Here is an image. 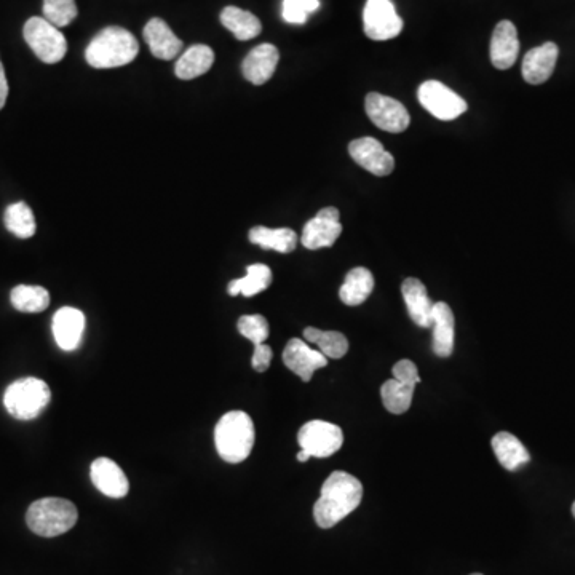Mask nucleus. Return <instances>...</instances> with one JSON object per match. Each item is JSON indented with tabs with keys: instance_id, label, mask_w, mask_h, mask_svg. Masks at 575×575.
<instances>
[{
	"instance_id": "obj_27",
	"label": "nucleus",
	"mask_w": 575,
	"mask_h": 575,
	"mask_svg": "<svg viewBox=\"0 0 575 575\" xmlns=\"http://www.w3.org/2000/svg\"><path fill=\"white\" fill-rule=\"evenodd\" d=\"M270 283H272V270L266 264H253V266L246 267V277L234 280L227 290L230 296L243 294L245 298H251L267 290Z\"/></svg>"
},
{
	"instance_id": "obj_31",
	"label": "nucleus",
	"mask_w": 575,
	"mask_h": 575,
	"mask_svg": "<svg viewBox=\"0 0 575 575\" xmlns=\"http://www.w3.org/2000/svg\"><path fill=\"white\" fill-rule=\"evenodd\" d=\"M5 227L18 238H31L36 234V219L28 203H13L5 210Z\"/></svg>"
},
{
	"instance_id": "obj_17",
	"label": "nucleus",
	"mask_w": 575,
	"mask_h": 575,
	"mask_svg": "<svg viewBox=\"0 0 575 575\" xmlns=\"http://www.w3.org/2000/svg\"><path fill=\"white\" fill-rule=\"evenodd\" d=\"M558 45L553 42L532 48L526 53L523 60V77L528 84L540 85L547 82L555 71L556 61H558Z\"/></svg>"
},
{
	"instance_id": "obj_24",
	"label": "nucleus",
	"mask_w": 575,
	"mask_h": 575,
	"mask_svg": "<svg viewBox=\"0 0 575 575\" xmlns=\"http://www.w3.org/2000/svg\"><path fill=\"white\" fill-rule=\"evenodd\" d=\"M373 290V274L365 267H355L345 277L341 290H339V298L345 306H360L371 296Z\"/></svg>"
},
{
	"instance_id": "obj_18",
	"label": "nucleus",
	"mask_w": 575,
	"mask_h": 575,
	"mask_svg": "<svg viewBox=\"0 0 575 575\" xmlns=\"http://www.w3.org/2000/svg\"><path fill=\"white\" fill-rule=\"evenodd\" d=\"M280 53L272 44H262L253 48L242 64L243 76L254 85H264L274 76Z\"/></svg>"
},
{
	"instance_id": "obj_34",
	"label": "nucleus",
	"mask_w": 575,
	"mask_h": 575,
	"mask_svg": "<svg viewBox=\"0 0 575 575\" xmlns=\"http://www.w3.org/2000/svg\"><path fill=\"white\" fill-rule=\"evenodd\" d=\"M320 7L318 0H285L283 2V20L291 24H304L310 13Z\"/></svg>"
},
{
	"instance_id": "obj_23",
	"label": "nucleus",
	"mask_w": 575,
	"mask_h": 575,
	"mask_svg": "<svg viewBox=\"0 0 575 575\" xmlns=\"http://www.w3.org/2000/svg\"><path fill=\"white\" fill-rule=\"evenodd\" d=\"M213 63H215V53L208 45H192L189 50L179 56L175 74L181 80L197 79L207 74Z\"/></svg>"
},
{
	"instance_id": "obj_10",
	"label": "nucleus",
	"mask_w": 575,
	"mask_h": 575,
	"mask_svg": "<svg viewBox=\"0 0 575 575\" xmlns=\"http://www.w3.org/2000/svg\"><path fill=\"white\" fill-rule=\"evenodd\" d=\"M366 114L369 120L389 133H401L409 127L411 117L405 106L400 101L393 100L390 96L381 93H369L366 96Z\"/></svg>"
},
{
	"instance_id": "obj_14",
	"label": "nucleus",
	"mask_w": 575,
	"mask_h": 575,
	"mask_svg": "<svg viewBox=\"0 0 575 575\" xmlns=\"http://www.w3.org/2000/svg\"><path fill=\"white\" fill-rule=\"evenodd\" d=\"M52 331L61 350L72 352L79 349L85 331L84 312L76 307H63L53 317Z\"/></svg>"
},
{
	"instance_id": "obj_35",
	"label": "nucleus",
	"mask_w": 575,
	"mask_h": 575,
	"mask_svg": "<svg viewBox=\"0 0 575 575\" xmlns=\"http://www.w3.org/2000/svg\"><path fill=\"white\" fill-rule=\"evenodd\" d=\"M393 379H397L400 382H406V384L417 385L421 382V376H419V371H417V366L414 365L411 360H400L397 365L393 366L392 369Z\"/></svg>"
},
{
	"instance_id": "obj_30",
	"label": "nucleus",
	"mask_w": 575,
	"mask_h": 575,
	"mask_svg": "<svg viewBox=\"0 0 575 575\" xmlns=\"http://www.w3.org/2000/svg\"><path fill=\"white\" fill-rule=\"evenodd\" d=\"M304 338L310 344H315L318 350L325 355L328 360H339L349 352V341L344 334L339 331H322L317 328H306Z\"/></svg>"
},
{
	"instance_id": "obj_39",
	"label": "nucleus",
	"mask_w": 575,
	"mask_h": 575,
	"mask_svg": "<svg viewBox=\"0 0 575 575\" xmlns=\"http://www.w3.org/2000/svg\"><path fill=\"white\" fill-rule=\"evenodd\" d=\"M572 515H574V518H575V502H574V504H572Z\"/></svg>"
},
{
	"instance_id": "obj_16",
	"label": "nucleus",
	"mask_w": 575,
	"mask_h": 575,
	"mask_svg": "<svg viewBox=\"0 0 575 575\" xmlns=\"http://www.w3.org/2000/svg\"><path fill=\"white\" fill-rule=\"evenodd\" d=\"M520 53L518 31L512 21H500L492 32L491 61L494 68L505 71L512 68Z\"/></svg>"
},
{
	"instance_id": "obj_26",
	"label": "nucleus",
	"mask_w": 575,
	"mask_h": 575,
	"mask_svg": "<svg viewBox=\"0 0 575 575\" xmlns=\"http://www.w3.org/2000/svg\"><path fill=\"white\" fill-rule=\"evenodd\" d=\"M221 23L238 40L254 39L262 31V24L258 16H254L253 13L246 12V10L238 7L224 8L223 12H221Z\"/></svg>"
},
{
	"instance_id": "obj_6",
	"label": "nucleus",
	"mask_w": 575,
	"mask_h": 575,
	"mask_svg": "<svg viewBox=\"0 0 575 575\" xmlns=\"http://www.w3.org/2000/svg\"><path fill=\"white\" fill-rule=\"evenodd\" d=\"M23 36L32 52L44 63H60L68 53V42L63 32L45 18H29L24 24Z\"/></svg>"
},
{
	"instance_id": "obj_3",
	"label": "nucleus",
	"mask_w": 575,
	"mask_h": 575,
	"mask_svg": "<svg viewBox=\"0 0 575 575\" xmlns=\"http://www.w3.org/2000/svg\"><path fill=\"white\" fill-rule=\"evenodd\" d=\"M256 432L251 417L243 411H230L219 419L215 429L218 454L224 462L240 464L253 451Z\"/></svg>"
},
{
	"instance_id": "obj_5",
	"label": "nucleus",
	"mask_w": 575,
	"mask_h": 575,
	"mask_svg": "<svg viewBox=\"0 0 575 575\" xmlns=\"http://www.w3.org/2000/svg\"><path fill=\"white\" fill-rule=\"evenodd\" d=\"M52 392L42 379L23 377L5 390L4 406L10 416L18 421H32L50 405Z\"/></svg>"
},
{
	"instance_id": "obj_28",
	"label": "nucleus",
	"mask_w": 575,
	"mask_h": 575,
	"mask_svg": "<svg viewBox=\"0 0 575 575\" xmlns=\"http://www.w3.org/2000/svg\"><path fill=\"white\" fill-rule=\"evenodd\" d=\"M12 306L24 314H39L50 306V293L42 286L18 285L10 293Z\"/></svg>"
},
{
	"instance_id": "obj_40",
	"label": "nucleus",
	"mask_w": 575,
	"mask_h": 575,
	"mask_svg": "<svg viewBox=\"0 0 575 575\" xmlns=\"http://www.w3.org/2000/svg\"><path fill=\"white\" fill-rule=\"evenodd\" d=\"M470 575H483V574H470Z\"/></svg>"
},
{
	"instance_id": "obj_32",
	"label": "nucleus",
	"mask_w": 575,
	"mask_h": 575,
	"mask_svg": "<svg viewBox=\"0 0 575 575\" xmlns=\"http://www.w3.org/2000/svg\"><path fill=\"white\" fill-rule=\"evenodd\" d=\"M77 15L76 0H44V18L56 28L69 26Z\"/></svg>"
},
{
	"instance_id": "obj_22",
	"label": "nucleus",
	"mask_w": 575,
	"mask_h": 575,
	"mask_svg": "<svg viewBox=\"0 0 575 575\" xmlns=\"http://www.w3.org/2000/svg\"><path fill=\"white\" fill-rule=\"evenodd\" d=\"M491 446L500 465L508 472H515V470L528 464L529 460H531L528 449L524 448L523 443L512 433H497L492 438Z\"/></svg>"
},
{
	"instance_id": "obj_19",
	"label": "nucleus",
	"mask_w": 575,
	"mask_h": 575,
	"mask_svg": "<svg viewBox=\"0 0 575 575\" xmlns=\"http://www.w3.org/2000/svg\"><path fill=\"white\" fill-rule=\"evenodd\" d=\"M143 36L146 44L151 48L152 55L159 60H175L178 53L183 50V40L178 39L170 26L160 18H152L146 24Z\"/></svg>"
},
{
	"instance_id": "obj_12",
	"label": "nucleus",
	"mask_w": 575,
	"mask_h": 575,
	"mask_svg": "<svg viewBox=\"0 0 575 575\" xmlns=\"http://www.w3.org/2000/svg\"><path fill=\"white\" fill-rule=\"evenodd\" d=\"M349 154L361 168L374 176L390 175L395 168L392 154L385 151L384 146L371 136L353 139L349 144Z\"/></svg>"
},
{
	"instance_id": "obj_38",
	"label": "nucleus",
	"mask_w": 575,
	"mask_h": 575,
	"mask_svg": "<svg viewBox=\"0 0 575 575\" xmlns=\"http://www.w3.org/2000/svg\"><path fill=\"white\" fill-rule=\"evenodd\" d=\"M309 459H310L309 454H307L306 451H302V449H301V451H299V453H298L299 462H307V460H309Z\"/></svg>"
},
{
	"instance_id": "obj_8",
	"label": "nucleus",
	"mask_w": 575,
	"mask_h": 575,
	"mask_svg": "<svg viewBox=\"0 0 575 575\" xmlns=\"http://www.w3.org/2000/svg\"><path fill=\"white\" fill-rule=\"evenodd\" d=\"M419 103L433 117L440 120H454L467 111V103L451 88L438 80H427L419 87Z\"/></svg>"
},
{
	"instance_id": "obj_37",
	"label": "nucleus",
	"mask_w": 575,
	"mask_h": 575,
	"mask_svg": "<svg viewBox=\"0 0 575 575\" xmlns=\"http://www.w3.org/2000/svg\"><path fill=\"white\" fill-rule=\"evenodd\" d=\"M8 98V82L5 76L4 64L0 61V109H4Z\"/></svg>"
},
{
	"instance_id": "obj_36",
	"label": "nucleus",
	"mask_w": 575,
	"mask_h": 575,
	"mask_svg": "<svg viewBox=\"0 0 575 575\" xmlns=\"http://www.w3.org/2000/svg\"><path fill=\"white\" fill-rule=\"evenodd\" d=\"M272 357H274V352H272V349H270L269 345H254V353L253 358H251V366H253L254 371H258V373H264V371L269 369L270 363H272Z\"/></svg>"
},
{
	"instance_id": "obj_13",
	"label": "nucleus",
	"mask_w": 575,
	"mask_h": 575,
	"mask_svg": "<svg viewBox=\"0 0 575 575\" xmlns=\"http://www.w3.org/2000/svg\"><path fill=\"white\" fill-rule=\"evenodd\" d=\"M283 363L302 381L310 382L315 371L328 365V358L301 339H291L283 350Z\"/></svg>"
},
{
	"instance_id": "obj_2",
	"label": "nucleus",
	"mask_w": 575,
	"mask_h": 575,
	"mask_svg": "<svg viewBox=\"0 0 575 575\" xmlns=\"http://www.w3.org/2000/svg\"><path fill=\"white\" fill-rule=\"evenodd\" d=\"M139 53L136 37L119 26L103 29L85 50V60L96 69L127 66Z\"/></svg>"
},
{
	"instance_id": "obj_25",
	"label": "nucleus",
	"mask_w": 575,
	"mask_h": 575,
	"mask_svg": "<svg viewBox=\"0 0 575 575\" xmlns=\"http://www.w3.org/2000/svg\"><path fill=\"white\" fill-rule=\"evenodd\" d=\"M250 242L261 246L264 250L288 254L296 250L298 235L288 227L269 229V227L258 226L250 230Z\"/></svg>"
},
{
	"instance_id": "obj_9",
	"label": "nucleus",
	"mask_w": 575,
	"mask_h": 575,
	"mask_svg": "<svg viewBox=\"0 0 575 575\" xmlns=\"http://www.w3.org/2000/svg\"><path fill=\"white\" fill-rule=\"evenodd\" d=\"M365 34L371 40H390L400 36L403 20L393 7L392 0H368L363 12Z\"/></svg>"
},
{
	"instance_id": "obj_33",
	"label": "nucleus",
	"mask_w": 575,
	"mask_h": 575,
	"mask_svg": "<svg viewBox=\"0 0 575 575\" xmlns=\"http://www.w3.org/2000/svg\"><path fill=\"white\" fill-rule=\"evenodd\" d=\"M237 326L238 333L254 345L266 344L269 339V323L262 315H243Z\"/></svg>"
},
{
	"instance_id": "obj_1",
	"label": "nucleus",
	"mask_w": 575,
	"mask_h": 575,
	"mask_svg": "<svg viewBox=\"0 0 575 575\" xmlns=\"http://www.w3.org/2000/svg\"><path fill=\"white\" fill-rule=\"evenodd\" d=\"M363 499V484L347 472H334L323 483L315 502V523L322 529L334 528L345 516L358 508Z\"/></svg>"
},
{
	"instance_id": "obj_11",
	"label": "nucleus",
	"mask_w": 575,
	"mask_h": 575,
	"mask_svg": "<svg viewBox=\"0 0 575 575\" xmlns=\"http://www.w3.org/2000/svg\"><path fill=\"white\" fill-rule=\"evenodd\" d=\"M341 213L338 208L328 207L318 211L314 219L302 230V245L307 250H320L333 246L342 234Z\"/></svg>"
},
{
	"instance_id": "obj_15",
	"label": "nucleus",
	"mask_w": 575,
	"mask_h": 575,
	"mask_svg": "<svg viewBox=\"0 0 575 575\" xmlns=\"http://www.w3.org/2000/svg\"><path fill=\"white\" fill-rule=\"evenodd\" d=\"M90 478L95 488L111 499H122L130 491V483L122 468L108 457L96 459L90 468Z\"/></svg>"
},
{
	"instance_id": "obj_29",
	"label": "nucleus",
	"mask_w": 575,
	"mask_h": 575,
	"mask_svg": "<svg viewBox=\"0 0 575 575\" xmlns=\"http://www.w3.org/2000/svg\"><path fill=\"white\" fill-rule=\"evenodd\" d=\"M416 385L390 379L381 387V398L385 409L392 414H405L413 405V395Z\"/></svg>"
},
{
	"instance_id": "obj_7",
	"label": "nucleus",
	"mask_w": 575,
	"mask_h": 575,
	"mask_svg": "<svg viewBox=\"0 0 575 575\" xmlns=\"http://www.w3.org/2000/svg\"><path fill=\"white\" fill-rule=\"evenodd\" d=\"M298 443L302 451H306L310 457L325 459L342 448L344 433L339 425L331 422L310 421L299 430Z\"/></svg>"
},
{
	"instance_id": "obj_20",
	"label": "nucleus",
	"mask_w": 575,
	"mask_h": 575,
	"mask_svg": "<svg viewBox=\"0 0 575 575\" xmlns=\"http://www.w3.org/2000/svg\"><path fill=\"white\" fill-rule=\"evenodd\" d=\"M401 294L406 302L409 317L421 328L433 326V304L424 283L417 278H406L401 285Z\"/></svg>"
},
{
	"instance_id": "obj_21",
	"label": "nucleus",
	"mask_w": 575,
	"mask_h": 575,
	"mask_svg": "<svg viewBox=\"0 0 575 575\" xmlns=\"http://www.w3.org/2000/svg\"><path fill=\"white\" fill-rule=\"evenodd\" d=\"M456 322L451 307L446 302H435L433 306V352L438 357L448 358L454 352Z\"/></svg>"
},
{
	"instance_id": "obj_4",
	"label": "nucleus",
	"mask_w": 575,
	"mask_h": 575,
	"mask_svg": "<svg viewBox=\"0 0 575 575\" xmlns=\"http://www.w3.org/2000/svg\"><path fill=\"white\" fill-rule=\"evenodd\" d=\"M79 520L76 505L61 497L36 500L26 513V523L40 537H58L71 531Z\"/></svg>"
}]
</instances>
